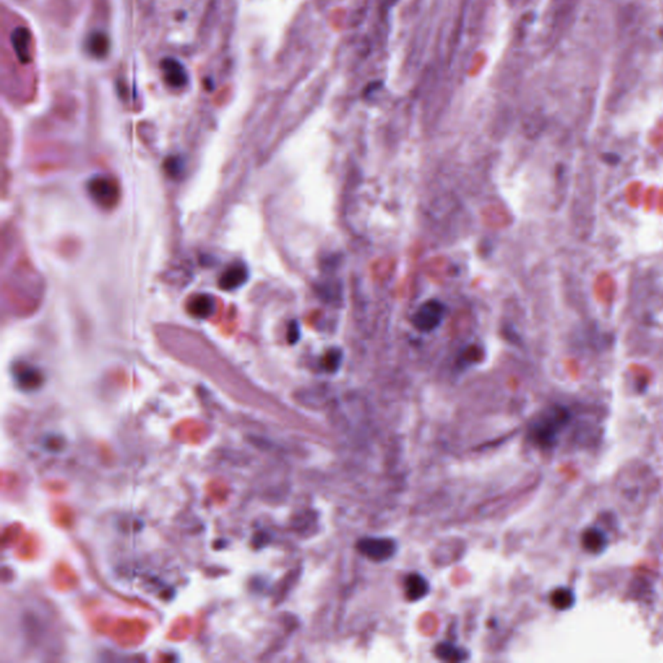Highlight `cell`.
I'll list each match as a JSON object with an SVG mask.
<instances>
[{
  "mask_svg": "<svg viewBox=\"0 0 663 663\" xmlns=\"http://www.w3.org/2000/svg\"><path fill=\"white\" fill-rule=\"evenodd\" d=\"M358 551L373 561H386L394 556L396 544L392 539L364 538L359 542Z\"/></svg>",
  "mask_w": 663,
  "mask_h": 663,
  "instance_id": "3",
  "label": "cell"
},
{
  "mask_svg": "<svg viewBox=\"0 0 663 663\" xmlns=\"http://www.w3.org/2000/svg\"><path fill=\"white\" fill-rule=\"evenodd\" d=\"M567 422L569 413L563 408H551L532 425L531 435L540 446H551L557 440Z\"/></svg>",
  "mask_w": 663,
  "mask_h": 663,
  "instance_id": "1",
  "label": "cell"
},
{
  "mask_svg": "<svg viewBox=\"0 0 663 663\" xmlns=\"http://www.w3.org/2000/svg\"><path fill=\"white\" fill-rule=\"evenodd\" d=\"M246 280L248 269L244 265H233L232 267H230L222 275L219 284L224 290H233L236 288L241 287Z\"/></svg>",
  "mask_w": 663,
  "mask_h": 663,
  "instance_id": "6",
  "label": "cell"
},
{
  "mask_svg": "<svg viewBox=\"0 0 663 663\" xmlns=\"http://www.w3.org/2000/svg\"><path fill=\"white\" fill-rule=\"evenodd\" d=\"M574 600L575 599H574L573 592L566 588H560L552 595V604L557 609L565 610L570 608L574 604Z\"/></svg>",
  "mask_w": 663,
  "mask_h": 663,
  "instance_id": "10",
  "label": "cell"
},
{
  "mask_svg": "<svg viewBox=\"0 0 663 663\" xmlns=\"http://www.w3.org/2000/svg\"><path fill=\"white\" fill-rule=\"evenodd\" d=\"M429 591V584L419 574H411L405 579V593L411 601L422 599Z\"/></svg>",
  "mask_w": 663,
  "mask_h": 663,
  "instance_id": "8",
  "label": "cell"
},
{
  "mask_svg": "<svg viewBox=\"0 0 663 663\" xmlns=\"http://www.w3.org/2000/svg\"><path fill=\"white\" fill-rule=\"evenodd\" d=\"M17 380L20 382V385L24 386V387H34V386L39 384V375L38 372L31 369V368H22L20 369L17 373Z\"/></svg>",
  "mask_w": 663,
  "mask_h": 663,
  "instance_id": "13",
  "label": "cell"
},
{
  "mask_svg": "<svg viewBox=\"0 0 663 663\" xmlns=\"http://www.w3.org/2000/svg\"><path fill=\"white\" fill-rule=\"evenodd\" d=\"M583 546L592 553H599L606 546V537L597 529H590L583 535Z\"/></svg>",
  "mask_w": 663,
  "mask_h": 663,
  "instance_id": "9",
  "label": "cell"
},
{
  "mask_svg": "<svg viewBox=\"0 0 663 663\" xmlns=\"http://www.w3.org/2000/svg\"><path fill=\"white\" fill-rule=\"evenodd\" d=\"M15 34L17 36H12L13 39V47L16 50V52L18 54H21V59H24V56L27 54V50H29V33L27 30H24V29H17L15 30Z\"/></svg>",
  "mask_w": 663,
  "mask_h": 663,
  "instance_id": "12",
  "label": "cell"
},
{
  "mask_svg": "<svg viewBox=\"0 0 663 663\" xmlns=\"http://www.w3.org/2000/svg\"><path fill=\"white\" fill-rule=\"evenodd\" d=\"M162 72L166 82L172 87H181L187 82L186 69L179 61L174 59H166L162 61Z\"/></svg>",
  "mask_w": 663,
  "mask_h": 663,
  "instance_id": "5",
  "label": "cell"
},
{
  "mask_svg": "<svg viewBox=\"0 0 663 663\" xmlns=\"http://www.w3.org/2000/svg\"><path fill=\"white\" fill-rule=\"evenodd\" d=\"M437 655L445 661H461L465 658L461 649L449 644H440L437 648Z\"/></svg>",
  "mask_w": 663,
  "mask_h": 663,
  "instance_id": "11",
  "label": "cell"
},
{
  "mask_svg": "<svg viewBox=\"0 0 663 663\" xmlns=\"http://www.w3.org/2000/svg\"><path fill=\"white\" fill-rule=\"evenodd\" d=\"M89 192L92 200L104 209L114 207L119 198V189L116 181L108 177H95L89 183Z\"/></svg>",
  "mask_w": 663,
  "mask_h": 663,
  "instance_id": "2",
  "label": "cell"
},
{
  "mask_svg": "<svg viewBox=\"0 0 663 663\" xmlns=\"http://www.w3.org/2000/svg\"><path fill=\"white\" fill-rule=\"evenodd\" d=\"M188 311L196 318H209L216 311V301L210 295H200L189 301Z\"/></svg>",
  "mask_w": 663,
  "mask_h": 663,
  "instance_id": "7",
  "label": "cell"
},
{
  "mask_svg": "<svg viewBox=\"0 0 663 663\" xmlns=\"http://www.w3.org/2000/svg\"><path fill=\"white\" fill-rule=\"evenodd\" d=\"M443 316V306L437 301H429L417 310L413 318V323L417 329L422 332L433 331L440 325Z\"/></svg>",
  "mask_w": 663,
  "mask_h": 663,
  "instance_id": "4",
  "label": "cell"
}]
</instances>
